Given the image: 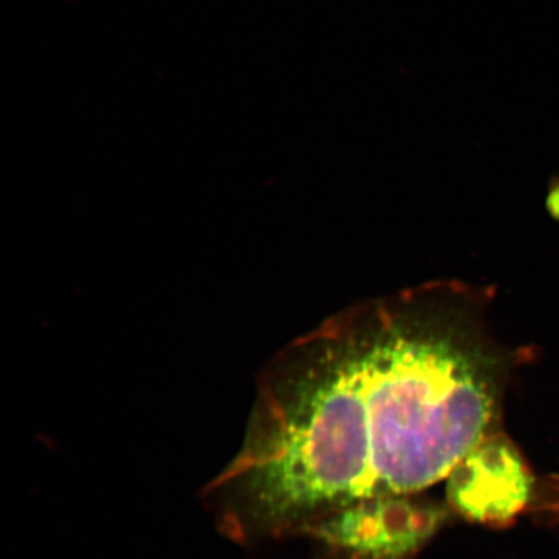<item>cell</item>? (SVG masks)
<instances>
[{
	"instance_id": "3957f363",
	"label": "cell",
	"mask_w": 559,
	"mask_h": 559,
	"mask_svg": "<svg viewBox=\"0 0 559 559\" xmlns=\"http://www.w3.org/2000/svg\"><path fill=\"white\" fill-rule=\"evenodd\" d=\"M534 478L510 440L493 432L466 453L447 477V501L465 520L506 526L528 506Z\"/></svg>"
},
{
	"instance_id": "6da1fadb",
	"label": "cell",
	"mask_w": 559,
	"mask_h": 559,
	"mask_svg": "<svg viewBox=\"0 0 559 559\" xmlns=\"http://www.w3.org/2000/svg\"><path fill=\"white\" fill-rule=\"evenodd\" d=\"M481 311L469 290L431 285L321 324L202 492L221 533L250 547L447 479L493 435L512 362Z\"/></svg>"
},
{
	"instance_id": "7a4b0ae2",
	"label": "cell",
	"mask_w": 559,
	"mask_h": 559,
	"mask_svg": "<svg viewBox=\"0 0 559 559\" xmlns=\"http://www.w3.org/2000/svg\"><path fill=\"white\" fill-rule=\"evenodd\" d=\"M447 510L417 495L369 499L324 516L305 535L347 559H409L432 539Z\"/></svg>"
}]
</instances>
